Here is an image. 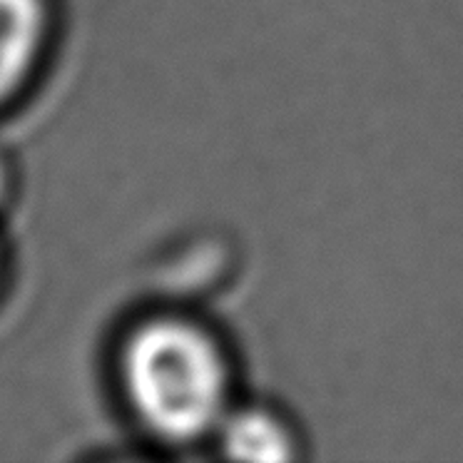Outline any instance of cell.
I'll return each instance as SVG.
<instances>
[{
    "label": "cell",
    "instance_id": "3",
    "mask_svg": "<svg viewBox=\"0 0 463 463\" xmlns=\"http://www.w3.org/2000/svg\"><path fill=\"white\" fill-rule=\"evenodd\" d=\"M41 35L38 0H0V98L28 71Z\"/></svg>",
    "mask_w": 463,
    "mask_h": 463
},
{
    "label": "cell",
    "instance_id": "1",
    "mask_svg": "<svg viewBox=\"0 0 463 463\" xmlns=\"http://www.w3.org/2000/svg\"><path fill=\"white\" fill-rule=\"evenodd\" d=\"M125 383L142 421L170 441L217 431L227 416L224 356L187 322L142 326L125 352Z\"/></svg>",
    "mask_w": 463,
    "mask_h": 463
},
{
    "label": "cell",
    "instance_id": "2",
    "mask_svg": "<svg viewBox=\"0 0 463 463\" xmlns=\"http://www.w3.org/2000/svg\"><path fill=\"white\" fill-rule=\"evenodd\" d=\"M220 443L227 456L242 461H287L292 441L284 426L262 411H242L224 416L220 423Z\"/></svg>",
    "mask_w": 463,
    "mask_h": 463
}]
</instances>
